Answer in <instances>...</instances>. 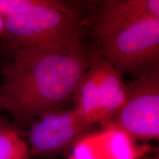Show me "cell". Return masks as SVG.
<instances>
[{
	"instance_id": "obj_2",
	"label": "cell",
	"mask_w": 159,
	"mask_h": 159,
	"mask_svg": "<svg viewBox=\"0 0 159 159\" xmlns=\"http://www.w3.org/2000/svg\"><path fill=\"white\" fill-rule=\"evenodd\" d=\"M3 35L9 52L63 48L80 43L74 12L63 3L49 0H37L4 17Z\"/></svg>"
},
{
	"instance_id": "obj_4",
	"label": "cell",
	"mask_w": 159,
	"mask_h": 159,
	"mask_svg": "<svg viewBox=\"0 0 159 159\" xmlns=\"http://www.w3.org/2000/svg\"><path fill=\"white\" fill-rule=\"evenodd\" d=\"M104 57L119 71L156 66L159 56V17H148L98 38Z\"/></svg>"
},
{
	"instance_id": "obj_12",
	"label": "cell",
	"mask_w": 159,
	"mask_h": 159,
	"mask_svg": "<svg viewBox=\"0 0 159 159\" xmlns=\"http://www.w3.org/2000/svg\"><path fill=\"white\" fill-rule=\"evenodd\" d=\"M153 159H159V158H158V156H157V157H155V158H154Z\"/></svg>"
},
{
	"instance_id": "obj_3",
	"label": "cell",
	"mask_w": 159,
	"mask_h": 159,
	"mask_svg": "<svg viewBox=\"0 0 159 159\" xmlns=\"http://www.w3.org/2000/svg\"><path fill=\"white\" fill-rule=\"evenodd\" d=\"M128 87L121 71L105 57L89 65L75 94V109L91 125H106L125 104Z\"/></svg>"
},
{
	"instance_id": "obj_9",
	"label": "cell",
	"mask_w": 159,
	"mask_h": 159,
	"mask_svg": "<svg viewBox=\"0 0 159 159\" xmlns=\"http://www.w3.org/2000/svg\"><path fill=\"white\" fill-rule=\"evenodd\" d=\"M28 145L14 129L0 125V159H30Z\"/></svg>"
},
{
	"instance_id": "obj_1",
	"label": "cell",
	"mask_w": 159,
	"mask_h": 159,
	"mask_svg": "<svg viewBox=\"0 0 159 159\" xmlns=\"http://www.w3.org/2000/svg\"><path fill=\"white\" fill-rule=\"evenodd\" d=\"M2 67L0 106L21 127L74 101L91 61L80 43L55 49H17Z\"/></svg>"
},
{
	"instance_id": "obj_7",
	"label": "cell",
	"mask_w": 159,
	"mask_h": 159,
	"mask_svg": "<svg viewBox=\"0 0 159 159\" xmlns=\"http://www.w3.org/2000/svg\"><path fill=\"white\" fill-rule=\"evenodd\" d=\"M148 17H159L158 0L105 1L102 4L95 26L97 37Z\"/></svg>"
},
{
	"instance_id": "obj_13",
	"label": "cell",
	"mask_w": 159,
	"mask_h": 159,
	"mask_svg": "<svg viewBox=\"0 0 159 159\" xmlns=\"http://www.w3.org/2000/svg\"><path fill=\"white\" fill-rule=\"evenodd\" d=\"M0 108H1V106H0Z\"/></svg>"
},
{
	"instance_id": "obj_11",
	"label": "cell",
	"mask_w": 159,
	"mask_h": 159,
	"mask_svg": "<svg viewBox=\"0 0 159 159\" xmlns=\"http://www.w3.org/2000/svg\"><path fill=\"white\" fill-rule=\"evenodd\" d=\"M4 33V17L0 14V35H3Z\"/></svg>"
},
{
	"instance_id": "obj_8",
	"label": "cell",
	"mask_w": 159,
	"mask_h": 159,
	"mask_svg": "<svg viewBox=\"0 0 159 159\" xmlns=\"http://www.w3.org/2000/svg\"><path fill=\"white\" fill-rule=\"evenodd\" d=\"M99 136L83 137L77 143L73 159H137L138 153L128 134L112 126Z\"/></svg>"
},
{
	"instance_id": "obj_6",
	"label": "cell",
	"mask_w": 159,
	"mask_h": 159,
	"mask_svg": "<svg viewBox=\"0 0 159 159\" xmlns=\"http://www.w3.org/2000/svg\"><path fill=\"white\" fill-rule=\"evenodd\" d=\"M92 126L75 108L45 111L29 125L30 154L47 156L64 152L85 137Z\"/></svg>"
},
{
	"instance_id": "obj_5",
	"label": "cell",
	"mask_w": 159,
	"mask_h": 159,
	"mask_svg": "<svg viewBox=\"0 0 159 159\" xmlns=\"http://www.w3.org/2000/svg\"><path fill=\"white\" fill-rule=\"evenodd\" d=\"M106 126L119 129L133 139H158V66L147 71L128 88L125 104Z\"/></svg>"
},
{
	"instance_id": "obj_10",
	"label": "cell",
	"mask_w": 159,
	"mask_h": 159,
	"mask_svg": "<svg viewBox=\"0 0 159 159\" xmlns=\"http://www.w3.org/2000/svg\"><path fill=\"white\" fill-rule=\"evenodd\" d=\"M37 0H0V14L3 17L35 4Z\"/></svg>"
}]
</instances>
